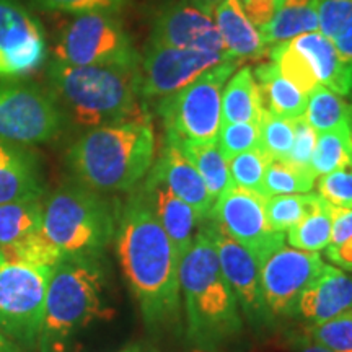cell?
I'll return each instance as SVG.
<instances>
[{"label": "cell", "instance_id": "5", "mask_svg": "<svg viewBox=\"0 0 352 352\" xmlns=\"http://www.w3.org/2000/svg\"><path fill=\"white\" fill-rule=\"evenodd\" d=\"M120 209L104 192L64 184L44 197L41 233L60 259L100 258L114 239Z\"/></svg>", "mask_w": 352, "mask_h": 352}, {"label": "cell", "instance_id": "20", "mask_svg": "<svg viewBox=\"0 0 352 352\" xmlns=\"http://www.w3.org/2000/svg\"><path fill=\"white\" fill-rule=\"evenodd\" d=\"M142 191L147 196L148 204H151L153 214L157 215L158 222L168 235L171 245L175 246L176 254L182 259L196 239V228L201 219L186 202L175 196L164 183L147 178Z\"/></svg>", "mask_w": 352, "mask_h": 352}, {"label": "cell", "instance_id": "44", "mask_svg": "<svg viewBox=\"0 0 352 352\" xmlns=\"http://www.w3.org/2000/svg\"><path fill=\"white\" fill-rule=\"evenodd\" d=\"M188 2H191L192 6L199 8V10L212 15L215 8H217L222 2H226V0H188Z\"/></svg>", "mask_w": 352, "mask_h": 352}, {"label": "cell", "instance_id": "2", "mask_svg": "<svg viewBox=\"0 0 352 352\" xmlns=\"http://www.w3.org/2000/svg\"><path fill=\"white\" fill-rule=\"evenodd\" d=\"M155 131L147 113L132 120L91 127L67 151L77 183L98 192L132 191L155 160Z\"/></svg>", "mask_w": 352, "mask_h": 352}, {"label": "cell", "instance_id": "42", "mask_svg": "<svg viewBox=\"0 0 352 352\" xmlns=\"http://www.w3.org/2000/svg\"><path fill=\"white\" fill-rule=\"evenodd\" d=\"M316 131L308 124L305 118L294 120V142L289 155L285 160L298 166H308L310 168V158L314 153L316 144Z\"/></svg>", "mask_w": 352, "mask_h": 352}, {"label": "cell", "instance_id": "37", "mask_svg": "<svg viewBox=\"0 0 352 352\" xmlns=\"http://www.w3.org/2000/svg\"><path fill=\"white\" fill-rule=\"evenodd\" d=\"M333 233L324 248L327 258L342 271L352 272V210L331 206Z\"/></svg>", "mask_w": 352, "mask_h": 352}, {"label": "cell", "instance_id": "24", "mask_svg": "<svg viewBox=\"0 0 352 352\" xmlns=\"http://www.w3.org/2000/svg\"><path fill=\"white\" fill-rule=\"evenodd\" d=\"M253 76L261 91L264 109L290 121L298 120L305 114L308 96L280 76L272 60L259 63L253 70Z\"/></svg>", "mask_w": 352, "mask_h": 352}, {"label": "cell", "instance_id": "29", "mask_svg": "<svg viewBox=\"0 0 352 352\" xmlns=\"http://www.w3.org/2000/svg\"><path fill=\"white\" fill-rule=\"evenodd\" d=\"M318 32L333 43L352 74V0H318Z\"/></svg>", "mask_w": 352, "mask_h": 352}, {"label": "cell", "instance_id": "9", "mask_svg": "<svg viewBox=\"0 0 352 352\" xmlns=\"http://www.w3.org/2000/svg\"><path fill=\"white\" fill-rule=\"evenodd\" d=\"M52 267L0 253V331L7 338L26 346L39 342Z\"/></svg>", "mask_w": 352, "mask_h": 352}, {"label": "cell", "instance_id": "6", "mask_svg": "<svg viewBox=\"0 0 352 352\" xmlns=\"http://www.w3.org/2000/svg\"><path fill=\"white\" fill-rule=\"evenodd\" d=\"M113 315L104 302L100 258H63L52 267L39 342L43 352H59L69 338L96 320Z\"/></svg>", "mask_w": 352, "mask_h": 352}, {"label": "cell", "instance_id": "43", "mask_svg": "<svg viewBox=\"0 0 352 352\" xmlns=\"http://www.w3.org/2000/svg\"><path fill=\"white\" fill-rule=\"evenodd\" d=\"M240 3L245 15L258 30L270 23L280 7L276 0H240Z\"/></svg>", "mask_w": 352, "mask_h": 352}, {"label": "cell", "instance_id": "13", "mask_svg": "<svg viewBox=\"0 0 352 352\" xmlns=\"http://www.w3.org/2000/svg\"><path fill=\"white\" fill-rule=\"evenodd\" d=\"M227 60H239L227 52H210L147 44L140 57V96L164 98L182 90L208 70Z\"/></svg>", "mask_w": 352, "mask_h": 352}, {"label": "cell", "instance_id": "33", "mask_svg": "<svg viewBox=\"0 0 352 352\" xmlns=\"http://www.w3.org/2000/svg\"><path fill=\"white\" fill-rule=\"evenodd\" d=\"M321 201L323 197L315 192L266 197L264 209H266L267 223L274 232L285 233L289 228L297 226L307 214H310Z\"/></svg>", "mask_w": 352, "mask_h": 352}, {"label": "cell", "instance_id": "48", "mask_svg": "<svg viewBox=\"0 0 352 352\" xmlns=\"http://www.w3.org/2000/svg\"><path fill=\"white\" fill-rule=\"evenodd\" d=\"M0 253H2V252H0Z\"/></svg>", "mask_w": 352, "mask_h": 352}, {"label": "cell", "instance_id": "25", "mask_svg": "<svg viewBox=\"0 0 352 352\" xmlns=\"http://www.w3.org/2000/svg\"><path fill=\"white\" fill-rule=\"evenodd\" d=\"M264 111L261 91L254 80L253 69L245 65L233 72L223 87L222 124L232 122H258Z\"/></svg>", "mask_w": 352, "mask_h": 352}, {"label": "cell", "instance_id": "23", "mask_svg": "<svg viewBox=\"0 0 352 352\" xmlns=\"http://www.w3.org/2000/svg\"><path fill=\"white\" fill-rule=\"evenodd\" d=\"M214 21L228 54L239 60L261 59L266 54L259 30L241 8L240 0H226L214 10Z\"/></svg>", "mask_w": 352, "mask_h": 352}, {"label": "cell", "instance_id": "3", "mask_svg": "<svg viewBox=\"0 0 352 352\" xmlns=\"http://www.w3.org/2000/svg\"><path fill=\"white\" fill-rule=\"evenodd\" d=\"M46 77L65 116L88 129L145 113L139 104L142 100L139 67L69 65L52 59Z\"/></svg>", "mask_w": 352, "mask_h": 352}, {"label": "cell", "instance_id": "32", "mask_svg": "<svg viewBox=\"0 0 352 352\" xmlns=\"http://www.w3.org/2000/svg\"><path fill=\"white\" fill-rule=\"evenodd\" d=\"M316 176L308 166H298L287 160H271L264 173V197L311 192Z\"/></svg>", "mask_w": 352, "mask_h": 352}, {"label": "cell", "instance_id": "40", "mask_svg": "<svg viewBox=\"0 0 352 352\" xmlns=\"http://www.w3.org/2000/svg\"><path fill=\"white\" fill-rule=\"evenodd\" d=\"M318 195L334 208L352 210V162L318 178Z\"/></svg>", "mask_w": 352, "mask_h": 352}, {"label": "cell", "instance_id": "17", "mask_svg": "<svg viewBox=\"0 0 352 352\" xmlns=\"http://www.w3.org/2000/svg\"><path fill=\"white\" fill-rule=\"evenodd\" d=\"M147 178L164 183L175 196L195 210L202 222L212 219L215 199L210 196L199 171L173 144L166 142L164 152L158 157L155 165H152Z\"/></svg>", "mask_w": 352, "mask_h": 352}, {"label": "cell", "instance_id": "21", "mask_svg": "<svg viewBox=\"0 0 352 352\" xmlns=\"http://www.w3.org/2000/svg\"><path fill=\"white\" fill-rule=\"evenodd\" d=\"M290 44L308 60L320 85L344 98L352 96V74L329 39L311 32L290 39Z\"/></svg>", "mask_w": 352, "mask_h": 352}, {"label": "cell", "instance_id": "47", "mask_svg": "<svg viewBox=\"0 0 352 352\" xmlns=\"http://www.w3.org/2000/svg\"><path fill=\"white\" fill-rule=\"evenodd\" d=\"M120 352H147L145 349H142L139 344H132V346H127L124 349L120 351Z\"/></svg>", "mask_w": 352, "mask_h": 352}, {"label": "cell", "instance_id": "26", "mask_svg": "<svg viewBox=\"0 0 352 352\" xmlns=\"http://www.w3.org/2000/svg\"><path fill=\"white\" fill-rule=\"evenodd\" d=\"M311 32H318V0H285L259 34L267 47Z\"/></svg>", "mask_w": 352, "mask_h": 352}, {"label": "cell", "instance_id": "46", "mask_svg": "<svg viewBox=\"0 0 352 352\" xmlns=\"http://www.w3.org/2000/svg\"><path fill=\"white\" fill-rule=\"evenodd\" d=\"M0 352H20L19 347L10 341V338H7L2 331H0Z\"/></svg>", "mask_w": 352, "mask_h": 352}, {"label": "cell", "instance_id": "12", "mask_svg": "<svg viewBox=\"0 0 352 352\" xmlns=\"http://www.w3.org/2000/svg\"><path fill=\"white\" fill-rule=\"evenodd\" d=\"M266 197L248 189L233 186L215 199L212 219L223 232L245 246L261 263L284 245L285 233L274 232L267 223Z\"/></svg>", "mask_w": 352, "mask_h": 352}, {"label": "cell", "instance_id": "4", "mask_svg": "<svg viewBox=\"0 0 352 352\" xmlns=\"http://www.w3.org/2000/svg\"><path fill=\"white\" fill-rule=\"evenodd\" d=\"M179 290L186 310L188 334L199 346H215L241 329L239 300L220 270L208 223L179 259Z\"/></svg>", "mask_w": 352, "mask_h": 352}, {"label": "cell", "instance_id": "41", "mask_svg": "<svg viewBox=\"0 0 352 352\" xmlns=\"http://www.w3.org/2000/svg\"><path fill=\"white\" fill-rule=\"evenodd\" d=\"M34 7L46 12L67 13V15H80V13L107 12L118 13L124 8L131 0H30Z\"/></svg>", "mask_w": 352, "mask_h": 352}, {"label": "cell", "instance_id": "30", "mask_svg": "<svg viewBox=\"0 0 352 352\" xmlns=\"http://www.w3.org/2000/svg\"><path fill=\"white\" fill-rule=\"evenodd\" d=\"M331 204L323 199L297 226H294L285 232V240H287L289 246H292V248L303 250V252L320 253L331 241Z\"/></svg>", "mask_w": 352, "mask_h": 352}, {"label": "cell", "instance_id": "1", "mask_svg": "<svg viewBox=\"0 0 352 352\" xmlns=\"http://www.w3.org/2000/svg\"><path fill=\"white\" fill-rule=\"evenodd\" d=\"M116 254L145 323L155 327L178 316L179 258L142 191L120 209L114 233Z\"/></svg>", "mask_w": 352, "mask_h": 352}, {"label": "cell", "instance_id": "22", "mask_svg": "<svg viewBox=\"0 0 352 352\" xmlns=\"http://www.w3.org/2000/svg\"><path fill=\"white\" fill-rule=\"evenodd\" d=\"M43 197L0 206V252L15 256L41 239Z\"/></svg>", "mask_w": 352, "mask_h": 352}, {"label": "cell", "instance_id": "34", "mask_svg": "<svg viewBox=\"0 0 352 352\" xmlns=\"http://www.w3.org/2000/svg\"><path fill=\"white\" fill-rule=\"evenodd\" d=\"M270 57L276 67L279 69L280 76L296 85L303 95H310L320 85L316 80L314 69L308 64L302 52H298L290 41H284L271 46Z\"/></svg>", "mask_w": 352, "mask_h": 352}, {"label": "cell", "instance_id": "15", "mask_svg": "<svg viewBox=\"0 0 352 352\" xmlns=\"http://www.w3.org/2000/svg\"><path fill=\"white\" fill-rule=\"evenodd\" d=\"M148 44L179 50L227 52L212 16L188 0H176L160 7L152 21Z\"/></svg>", "mask_w": 352, "mask_h": 352}, {"label": "cell", "instance_id": "7", "mask_svg": "<svg viewBox=\"0 0 352 352\" xmlns=\"http://www.w3.org/2000/svg\"><path fill=\"white\" fill-rule=\"evenodd\" d=\"M241 60L215 65L182 90L158 101V114L164 121L166 140L212 142L222 126V94L228 78Z\"/></svg>", "mask_w": 352, "mask_h": 352}, {"label": "cell", "instance_id": "18", "mask_svg": "<svg viewBox=\"0 0 352 352\" xmlns=\"http://www.w3.org/2000/svg\"><path fill=\"white\" fill-rule=\"evenodd\" d=\"M297 314L311 324H320L352 311V276L324 264L323 271L298 297Z\"/></svg>", "mask_w": 352, "mask_h": 352}, {"label": "cell", "instance_id": "10", "mask_svg": "<svg viewBox=\"0 0 352 352\" xmlns=\"http://www.w3.org/2000/svg\"><path fill=\"white\" fill-rule=\"evenodd\" d=\"M65 124V113L51 90L36 83L0 82V139L20 145L54 140Z\"/></svg>", "mask_w": 352, "mask_h": 352}, {"label": "cell", "instance_id": "36", "mask_svg": "<svg viewBox=\"0 0 352 352\" xmlns=\"http://www.w3.org/2000/svg\"><path fill=\"white\" fill-rule=\"evenodd\" d=\"M270 162V158L264 155L259 147L230 158L228 160V170H230L233 184L264 196V173H266Z\"/></svg>", "mask_w": 352, "mask_h": 352}, {"label": "cell", "instance_id": "16", "mask_svg": "<svg viewBox=\"0 0 352 352\" xmlns=\"http://www.w3.org/2000/svg\"><path fill=\"white\" fill-rule=\"evenodd\" d=\"M209 233L212 236L217 252L220 270L235 294L236 300L250 318H263L264 305L261 294V279H259V263L245 246L232 240L226 232L220 228L214 219L206 220Z\"/></svg>", "mask_w": 352, "mask_h": 352}, {"label": "cell", "instance_id": "39", "mask_svg": "<svg viewBox=\"0 0 352 352\" xmlns=\"http://www.w3.org/2000/svg\"><path fill=\"white\" fill-rule=\"evenodd\" d=\"M259 144L258 122H232L220 126L217 145L222 155L230 160L239 153L256 148Z\"/></svg>", "mask_w": 352, "mask_h": 352}, {"label": "cell", "instance_id": "14", "mask_svg": "<svg viewBox=\"0 0 352 352\" xmlns=\"http://www.w3.org/2000/svg\"><path fill=\"white\" fill-rule=\"evenodd\" d=\"M320 253L283 245L259 266L264 305L276 315L296 311L298 297L323 271Z\"/></svg>", "mask_w": 352, "mask_h": 352}, {"label": "cell", "instance_id": "8", "mask_svg": "<svg viewBox=\"0 0 352 352\" xmlns=\"http://www.w3.org/2000/svg\"><path fill=\"white\" fill-rule=\"evenodd\" d=\"M54 59L69 65L140 67V54L118 13L74 15L54 44Z\"/></svg>", "mask_w": 352, "mask_h": 352}, {"label": "cell", "instance_id": "11", "mask_svg": "<svg viewBox=\"0 0 352 352\" xmlns=\"http://www.w3.org/2000/svg\"><path fill=\"white\" fill-rule=\"evenodd\" d=\"M41 21L20 0H0V82L26 80L47 60Z\"/></svg>", "mask_w": 352, "mask_h": 352}, {"label": "cell", "instance_id": "27", "mask_svg": "<svg viewBox=\"0 0 352 352\" xmlns=\"http://www.w3.org/2000/svg\"><path fill=\"white\" fill-rule=\"evenodd\" d=\"M166 142L178 147L179 152L199 171L214 199L235 186L232 182L230 170H228V160L220 152L217 140H212V142H184V140L170 142L166 140Z\"/></svg>", "mask_w": 352, "mask_h": 352}, {"label": "cell", "instance_id": "45", "mask_svg": "<svg viewBox=\"0 0 352 352\" xmlns=\"http://www.w3.org/2000/svg\"><path fill=\"white\" fill-rule=\"evenodd\" d=\"M297 352H329V351L324 349V347H321L320 344H316V342H314L307 336L298 341Z\"/></svg>", "mask_w": 352, "mask_h": 352}, {"label": "cell", "instance_id": "38", "mask_svg": "<svg viewBox=\"0 0 352 352\" xmlns=\"http://www.w3.org/2000/svg\"><path fill=\"white\" fill-rule=\"evenodd\" d=\"M307 336L329 352H352V311L320 324H311Z\"/></svg>", "mask_w": 352, "mask_h": 352}, {"label": "cell", "instance_id": "19", "mask_svg": "<svg viewBox=\"0 0 352 352\" xmlns=\"http://www.w3.org/2000/svg\"><path fill=\"white\" fill-rule=\"evenodd\" d=\"M44 196L38 157L25 145L0 139V206Z\"/></svg>", "mask_w": 352, "mask_h": 352}, {"label": "cell", "instance_id": "35", "mask_svg": "<svg viewBox=\"0 0 352 352\" xmlns=\"http://www.w3.org/2000/svg\"><path fill=\"white\" fill-rule=\"evenodd\" d=\"M294 142V121L264 109L259 121V144L270 160H285Z\"/></svg>", "mask_w": 352, "mask_h": 352}, {"label": "cell", "instance_id": "28", "mask_svg": "<svg viewBox=\"0 0 352 352\" xmlns=\"http://www.w3.org/2000/svg\"><path fill=\"white\" fill-rule=\"evenodd\" d=\"M303 118L316 134L341 129L352 131V103L327 87L318 85L308 95Z\"/></svg>", "mask_w": 352, "mask_h": 352}, {"label": "cell", "instance_id": "31", "mask_svg": "<svg viewBox=\"0 0 352 352\" xmlns=\"http://www.w3.org/2000/svg\"><path fill=\"white\" fill-rule=\"evenodd\" d=\"M352 162V131L321 132L310 158V170L316 176H324Z\"/></svg>", "mask_w": 352, "mask_h": 352}]
</instances>
